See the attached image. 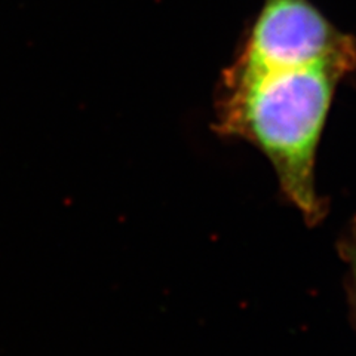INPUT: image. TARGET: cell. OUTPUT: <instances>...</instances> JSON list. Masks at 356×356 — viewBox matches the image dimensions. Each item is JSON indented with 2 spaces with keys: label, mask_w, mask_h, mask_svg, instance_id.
Masks as SVG:
<instances>
[{
  "label": "cell",
  "mask_w": 356,
  "mask_h": 356,
  "mask_svg": "<svg viewBox=\"0 0 356 356\" xmlns=\"http://www.w3.org/2000/svg\"><path fill=\"white\" fill-rule=\"evenodd\" d=\"M356 72L346 60L257 63L238 57L222 74L217 128L257 146L284 195L309 225L325 216L315 163L337 88Z\"/></svg>",
  "instance_id": "obj_1"
},
{
  "label": "cell",
  "mask_w": 356,
  "mask_h": 356,
  "mask_svg": "<svg viewBox=\"0 0 356 356\" xmlns=\"http://www.w3.org/2000/svg\"><path fill=\"white\" fill-rule=\"evenodd\" d=\"M337 251L341 261L346 264V288L348 303L350 309V318L356 327V217L352 220L349 227L344 230L337 243Z\"/></svg>",
  "instance_id": "obj_2"
}]
</instances>
